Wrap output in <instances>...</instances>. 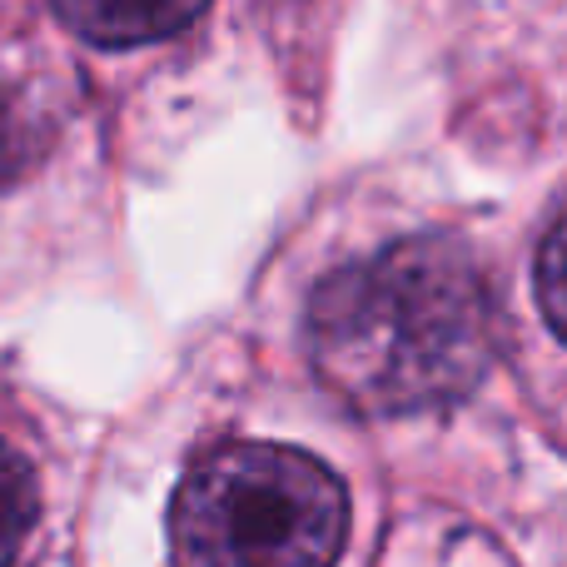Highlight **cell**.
Returning a JSON list of instances; mask_svg holds the SVG:
<instances>
[{"label":"cell","mask_w":567,"mask_h":567,"mask_svg":"<svg viewBox=\"0 0 567 567\" xmlns=\"http://www.w3.org/2000/svg\"><path fill=\"white\" fill-rule=\"evenodd\" d=\"M323 383L363 413H429L488 369L493 303L478 259L449 235H413L333 269L309 303Z\"/></svg>","instance_id":"cell-1"},{"label":"cell","mask_w":567,"mask_h":567,"mask_svg":"<svg viewBox=\"0 0 567 567\" xmlns=\"http://www.w3.org/2000/svg\"><path fill=\"white\" fill-rule=\"evenodd\" d=\"M343 528V483L284 443L205 453L169 508L175 567H333Z\"/></svg>","instance_id":"cell-2"},{"label":"cell","mask_w":567,"mask_h":567,"mask_svg":"<svg viewBox=\"0 0 567 567\" xmlns=\"http://www.w3.org/2000/svg\"><path fill=\"white\" fill-rule=\"evenodd\" d=\"M209 0H55V16L95 45H145L185 30Z\"/></svg>","instance_id":"cell-3"},{"label":"cell","mask_w":567,"mask_h":567,"mask_svg":"<svg viewBox=\"0 0 567 567\" xmlns=\"http://www.w3.org/2000/svg\"><path fill=\"white\" fill-rule=\"evenodd\" d=\"M40 518V488L25 453L0 439V567H16Z\"/></svg>","instance_id":"cell-4"},{"label":"cell","mask_w":567,"mask_h":567,"mask_svg":"<svg viewBox=\"0 0 567 567\" xmlns=\"http://www.w3.org/2000/svg\"><path fill=\"white\" fill-rule=\"evenodd\" d=\"M45 150V125L20 90L0 85V189L16 185Z\"/></svg>","instance_id":"cell-5"},{"label":"cell","mask_w":567,"mask_h":567,"mask_svg":"<svg viewBox=\"0 0 567 567\" xmlns=\"http://www.w3.org/2000/svg\"><path fill=\"white\" fill-rule=\"evenodd\" d=\"M538 303H543V319L567 339V215L548 229L538 249Z\"/></svg>","instance_id":"cell-6"}]
</instances>
